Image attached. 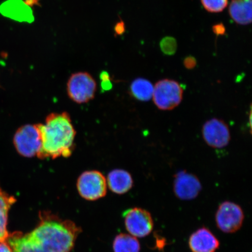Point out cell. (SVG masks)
<instances>
[{
    "label": "cell",
    "instance_id": "1",
    "mask_svg": "<svg viewBox=\"0 0 252 252\" xmlns=\"http://www.w3.org/2000/svg\"><path fill=\"white\" fill-rule=\"evenodd\" d=\"M81 229L70 220L48 212L39 214L33 231L9 234L6 241L14 252H70Z\"/></svg>",
    "mask_w": 252,
    "mask_h": 252
},
{
    "label": "cell",
    "instance_id": "2",
    "mask_svg": "<svg viewBox=\"0 0 252 252\" xmlns=\"http://www.w3.org/2000/svg\"><path fill=\"white\" fill-rule=\"evenodd\" d=\"M42 147L39 159H56L70 157L74 149L75 131L67 112L52 113L47 116L45 124H40Z\"/></svg>",
    "mask_w": 252,
    "mask_h": 252
},
{
    "label": "cell",
    "instance_id": "3",
    "mask_svg": "<svg viewBox=\"0 0 252 252\" xmlns=\"http://www.w3.org/2000/svg\"><path fill=\"white\" fill-rule=\"evenodd\" d=\"M184 90L178 82L171 79L159 80L154 87L153 99L160 110H171L180 105Z\"/></svg>",
    "mask_w": 252,
    "mask_h": 252
},
{
    "label": "cell",
    "instance_id": "4",
    "mask_svg": "<svg viewBox=\"0 0 252 252\" xmlns=\"http://www.w3.org/2000/svg\"><path fill=\"white\" fill-rule=\"evenodd\" d=\"M16 150L26 158L37 156L42 147V136L40 124L22 126L16 131L14 137Z\"/></svg>",
    "mask_w": 252,
    "mask_h": 252
},
{
    "label": "cell",
    "instance_id": "5",
    "mask_svg": "<svg viewBox=\"0 0 252 252\" xmlns=\"http://www.w3.org/2000/svg\"><path fill=\"white\" fill-rule=\"evenodd\" d=\"M67 90L69 97L74 102L87 103L94 98L96 83L88 72H75L69 78Z\"/></svg>",
    "mask_w": 252,
    "mask_h": 252
},
{
    "label": "cell",
    "instance_id": "6",
    "mask_svg": "<svg viewBox=\"0 0 252 252\" xmlns=\"http://www.w3.org/2000/svg\"><path fill=\"white\" fill-rule=\"evenodd\" d=\"M77 187L79 194L87 200L94 201L105 196L106 179L97 171L84 172L78 178Z\"/></svg>",
    "mask_w": 252,
    "mask_h": 252
},
{
    "label": "cell",
    "instance_id": "7",
    "mask_svg": "<svg viewBox=\"0 0 252 252\" xmlns=\"http://www.w3.org/2000/svg\"><path fill=\"white\" fill-rule=\"evenodd\" d=\"M244 218L241 207L231 201L220 204L216 214L217 227L226 234L238 231L243 224Z\"/></svg>",
    "mask_w": 252,
    "mask_h": 252
},
{
    "label": "cell",
    "instance_id": "8",
    "mask_svg": "<svg viewBox=\"0 0 252 252\" xmlns=\"http://www.w3.org/2000/svg\"><path fill=\"white\" fill-rule=\"evenodd\" d=\"M123 216L126 229L134 237H146L152 232L153 217L146 210L135 207L125 211Z\"/></svg>",
    "mask_w": 252,
    "mask_h": 252
},
{
    "label": "cell",
    "instance_id": "9",
    "mask_svg": "<svg viewBox=\"0 0 252 252\" xmlns=\"http://www.w3.org/2000/svg\"><path fill=\"white\" fill-rule=\"evenodd\" d=\"M203 139L208 146L214 149H222L231 141V133L227 125L222 120L213 118L204 124Z\"/></svg>",
    "mask_w": 252,
    "mask_h": 252
},
{
    "label": "cell",
    "instance_id": "10",
    "mask_svg": "<svg viewBox=\"0 0 252 252\" xmlns=\"http://www.w3.org/2000/svg\"><path fill=\"white\" fill-rule=\"evenodd\" d=\"M201 190V185L199 179L193 173L181 171L175 175L173 191L179 199H194L199 194Z\"/></svg>",
    "mask_w": 252,
    "mask_h": 252
},
{
    "label": "cell",
    "instance_id": "11",
    "mask_svg": "<svg viewBox=\"0 0 252 252\" xmlns=\"http://www.w3.org/2000/svg\"><path fill=\"white\" fill-rule=\"evenodd\" d=\"M189 246L192 252H216L220 242L209 229L203 227L191 235Z\"/></svg>",
    "mask_w": 252,
    "mask_h": 252
},
{
    "label": "cell",
    "instance_id": "12",
    "mask_svg": "<svg viewBox=\"0 0 252 252\" xmlns=\"http://www.w3.org/2000/svg\"><path fill=\"white\" fill-rule=\"evenodd\" d=\"M106 182L110 190L118 194L127 193L133 186V179L130 173L121 169L110 172Z\"/></svg>",
    "mask_w": 252,
    "mask_h": 252
},
{
    "label": "cell",
    "instance_id": "13",
    "mask_svg": "<svg viewBox=\"0 0 252 252\" xmlns=\"http://www.w3.org/2000/svg\"><path fill=\"white\" fill-rule=\"evenodd\" d=\"M229 14L236 24L248 25L252 21V0H232Z\"/></svg>",
    "mask_w": 252,
    "mask_h": 252
},
{
    "label": "cell",
    "instance_id": "14",
    "mask_svg": "<svg viewBox=\"0 0 252 252\" xmlns=\"http://www.w3.org/2000/svg\"><path fill=\"white\" fill-rule=\"evenodd\" d=\"M15 201L14 197L9 196L0 189V242L5 241L9 234L7 228L8 214Z\"/></svg>",
    "mask_w": 252,
    "mask_h": 252
},
{
    "label": "cell",
    "instance_id": "15",
    "mask_svg": "<svg viewBox=\"0 0 252 252\" xmlns=\"http://www.w3.org/2000/svg\"><path fill=\"white\" fill-rule=\"evenodd\" d=\"M130 90L131 95L140 101L147 102L153 98L154 86L147 79H135L130 85Z\"/></svg>",
    "mask_w": 252,
    "mask_h": 252
},
{
    "label": "cell",
    "instance_id": "16",
    "mask_svg": "<svg viewBox=\"0 0 252 252\" xmlns=\"http://www.w3.org/2000/svg\"><path fill=\"white\" fill-rule=\"evenodd\" d=\"M113 249L114 252H140L141 248L139 241L134 236L121 234L116 236Z\"/></svg>",
    "mask_w": 252,
    "mask_h": 252
},
{
    "label": "cell",
    "instance_id": "17",
    "mask_svg": "<svg viewBox=\"0 0 252 252\" xmlns=\"http://www.w3.org/2000/svg\"><path fill=\"white\" fill-rule=\"evenodd\" d=\"M201 4L211 13H219L227 7L228 0H201Z\"/></svg>",
    "mask_w": 252,
    "mask_h": 252
},
{
    "label": "cell",
    "instance_id": "18",
    "mask_svg": "<svg viewBox=\"0 0 252 252\" xmlns=\"http://www.w3.org/2000/svg\"><path fill=\"white\" fill-rule=\"evenodd\" d=\"M159 46L160 50L165 55L172 56L174 55L177 50L178 44L174 37L166 36L160 40Z\"/></svg>",
    "mask_w": 252,
    "mask_h": 252
},
{
    "label": "cell",
    "instance_id": "19",
    "mask_svg": "<svg viewBox=\"0 0 252 252\" xmlns=\"http://www.w3.org/2000/svg\"><path fill=\"white\" fill-rule=\"evenodd\" d=\"M196 60L193 56H188L184 59V65L188 70H192L196 67Z\"/></svg>",
    "mask_w": 252,
    "mask_h": 252
},
{
    "label": "cell",
    "instance_id": "20",
    "mask_svg": "<svg viewBox=\"0 0 252 252\" xmlns=\"http://www.w3.org/2000/svg\"><path fill=\"white\" fill-rule=\"evenodd\" d=\"M100 78L102 81V87L104 89H110L112 88V83L110 82L109 75L108 72L103 71L100 74Z\"/></svg>",
    "mask_w": 252,
    "mask_h": 252
},
{
    "label": "cell",
    "instance_id": "21",
    "mask_svg": "<svg viewBox=\"0 0 252 252\" xmlns=\"http://www.w3.org/2000/svg\"><path fill=\"white\" fill-rule=\"evenodd\" d=\"M114 30L116 35H122L126 31L124 22L122 20L118 22V23L115 25Z\"/></svg>",
    "mask_w": 252,
    "mask_h": 252
},
{
    "label": "cell",
    "instance_id": "22",
    "mask_svg": "<svg viewBox=\"0 0 252 252\" xmlns=\"http://www.w3.org/2000/svg\"><path fill=\"white\" fill-rule=\"evenodd\" d=\"M213 31L217 36L223 35L225 33V28L222 24H216L214 25Z\"/></svg>",
    "mask_w": 252,
    "mask_h": 252
},
{
    "label": "cell",
    "instance_id": "23",
    "mask_svg": "<svg viewBox=\"0 0 252 252\" xmlns=\"http://www.w3.org/2000/svg\"><path fill=\"white\" fill-rule=\"evenodd\" d=\"M0 252H14L7 241L0 242Z\"/></svg>",
    "mask_w": 252,
    "mask_h": 252
},
{
    "label": "cell",
    "instance_id": "24",
    "mask_svg": "<svg viewBox=\"0 0 252 252\" xmlns=\"http://www.w3.org/2000/svg\"><path fill=\"white\" fill-rule=\"evenodd\" d=\"M39 0H25L24 3L28 6L40 5Z\"/></svg>",
    "mask_w": 252,
    "mask_h": 252
}]
</instances>
